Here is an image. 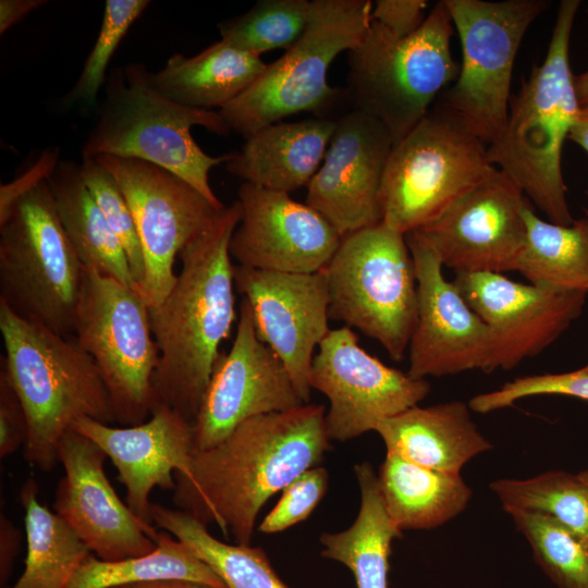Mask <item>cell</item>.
Here are the masks:
<instances>
[{"mask_svg":"<svg viewBox=\"0 0 588 588\" xmlns=\"http://www.w3.org/2000/svg\"><path fill=\"white\" fill-rule=\"evenodd\" d=\"M323 405L252 417L217 445L194 453L188 475L175 473L173 503L236 544L250 546L265 503L329 449Z\"/></svg>","mask_w":588,"mask_h":588,"instance_id":"obj_1","label":"cell"},{"mask_svg":"<svg viewBox=\"0 0 588 588\" xmlns=\"http://www.w3.org/2000/svg\"><path fill=\"white\" fill-rule=\"evenodd\" d=\"M240 220L238 200L224 206L180 253L181 271L167 297L149 307L159 351L152 408L166 405L191 422L199 411L220 345L237 317L229 246Z\"/></svg>","mask_w":588,"mask_h":588,"instance_id":"obj_2","label":"cell"},{"mask_svg":"<svg viewBox=\"0 0 588 588\" xmlns=\"http://www.w3.org/2000/svg\"><path fill=\"white\" fill-rule=\"evenodd\" d=\"M58 161L49 155L1 186L0 302L27 321L73 335L84 266L47 181Z\"/></svg>","mask_w":588,"mask_h":588,"instance_id":"obj_3","label":"cell"},{"mask_svg":"<svg viewBox=\"0 0 588 588\" xmlns=\"http://www.w3.org/2000/svg\"><path fill=\"white\" fill-rule=\"evenodd\" d=\"M578 0L559 4L543 62L535 65L511 98L501 136L488 146L490 163L506 174L547 217L569 225L562 151L579 113L569 65L571 34Z\"/></svg>","mask_w":588,"mask_h":588,"instance_id":"obj_4","label":"cell"},{"mask_svg":"<svg viewBox=\"0 0 588 588\" xmlns=\"http://www.w3.org/2000/svg\"><path fill=\"white\" fill-rule=\"evenodd\" d=\"M5 369L28 421L24 460L53 469L58 444L81 418L115 422L107 387L94 358L74 335L27 321L0 302Z\"/></svg>","mask_w":588,"mask_h":588,"instance_id":"obj_5","label":"cell"},{"mask_svg":"<svg viewBox=\"0 0 588 588\" xmlns=\"http://www.w3.org/2000/svg\"><path fill=\"white\" fill-rule=\"evenodd\" d=\"M203 126L220 136L231 133L219 110L179 105L154 85L138 62L114 68L107 78L100 115L82 149L83 158L111 155L148 161L176 174L208 200L224 205L209 184L210 170L229 154L207 155L191 128Z\"/></svg>","mask_w":588,"mask_h":588,"instance_id":"obj_6","label":"cell"},{"mask_svg":"<svg viewBox=\"0 0 588 588\" xmlns=\"http://www.w3.org/2000/svg\"><path fill=\"white\" fill-rule=\"evenodd\" d=\"M453 27L442 0L407 37H396L371 20L363 39L347 51V100L353 109L379 121L393 145L422 120L443 87L456 79Z\"/></svg>","mask_w":588,"mask_h":588,"instance_id":"obj_7","label":"cell"},{"mask_svg":"<svg viewBox=\"0 0 588 588\" xmlns=\"http://www.w3.org/2000/svg\"><path fill=\"white\" fill-rule=\"evenodd\" d=\"M370 0H311V14L301 38L236 99L219 110L231 132L245 139L262 127L301 112H324L343 89L328 84L333 60L365 36L371 22Z\"/></svg>","mask_w":588,"mask_h":588,"instance_id":"obj_8","label":"cell"},{"mask_svg":"<svg viewBox=\"0 0 588 588\" xmlns=\"http://www.w3.org/2000/svg\"><path fill=\"white\" fill-rule=\"evenodd\" d=\"M330 319L379 342L403 359L415 328L418 290L406 235L384 223L342 237L323 270Z\"/></svg>","mask_w":588,"mask_h":588,"instance_id":"obj_9","label":"cell"},{"mask_svg":"<svg viewBox=\"0 0 588 588\" xmlns=\"http://www.w3.org/2000/svg\"><path fill=\"white\" fill-rule=\"evenodd\" d=\"M494 169L488 146L437 105L392 146L379 193L381 222L404 235L417 231Z\"/></svg>","mask_w":588,"mask_h":588,"instance_id":"obj_10","label":"cell"},{"mask_svg":"<svg viewBox=\"0 0 588 588\" xmlns=\"http://www.w3.org/2000/svg\"><path fill=\"white\" fill-rule=\"evenodd\" d=\"M462 46V64L441 106L487 146L506 124L514 62L546 0H443Z\"/></svg>","mask_w":588,"mask_h":588,"instance_id":"obj_11","label":"cell"},{"mask_svg":"<svg viewBox=\"0 0 588 588\" xmlns=\"http://www.w3.org/2000/svg\"><path fill=\"white\" fill-rule=\"evenodd\" d=\"M73 335L99 368L115 422L123 427L145 422L154 405L159 351L149 305L139 292L84 267Z\"/></svg>","mask_w":588,"mask_h":588,"instance_id":"obj_12","label":"cell"},{"mask_svg":"<svg viewBox=\"0 0 588 588\" xmlns=\"http://www.w3.org/2000/svg\"><path fill=\"white\" fill-rule=\"evenodd\" d=\"M94 158L114 176L133 213L145 260L137 291L149 307L156 306L176 281L175 258L224 206H216L176 174L148 161Z\"/></svg>","mask_w":588,"mask_h":588,"instance_id":"obj_13","label":"cell"},{"mask_svg":"<svg viewBox=\"0 0 588 588\" xmlns=\"http://www.w3.org/2000/svg\"><path fill=\"white\" fill-rule=\"evenodd\" d=\"M309 385L328 397L327 436L341 442L376 431L383 420L418 405L430 392L426 379H414L365 351L347 326L330 329L319 344Z\"/></svg>","mask_w":588,"mask_h":588,"instance_id":"obj_14","label":"cell"},{"mask_svg":"<svg viewBox=\"0 0 588 588\" xmlns=\"http://www.w3.org/2000/svg\"><path fill=\"white\" fill-rule=\"evenodd\" d=\"M303 404L286 367L258 336L242 298L232 346L219 354L193 422L195 452L217 445L252 417Z\"/></svg>","mask_w":588,"mask_h":588,"instance_id":"obj_15","label":"cell"},{"mask_svg":"<svg viewBox=\"0 0 588 588\" xmlns=\"http://www.w3.org/2000/svg\"><path fill=\"white\" fill-rule=\"evenodd\" d=\"M527 206L518 186L495 168L414 233L456 273L516 271L526 241Z\"/></svg>","mask_w":588,"mask_h":588,"instance_id":"obj_16","label":"cell"},{"mask_svg":"<svg viewBox=\"0 0 588 588\" xmlns=\"http://www.w3.org/2000/svg\"><path fill=\"white\" fill-rule=\"evenodd\" d=\"M453 282L490 329L486 372L510 370L542 353L581 315L588 295L525 284L495 272H457Z\"/></svg>","mask_w":588,"mask_h":588,"instance_id":"obj_17","label":"cell"},{"mask_svg":"<svg viewBox=\"0 0 588 588\" xmlns=\"http://www.w3.org/2000/svg\"><path fill=\"white\" fill-rule=\"evenodd\" d=\"M107 457L94 441L70 429L58 444L64 475L56 488L53 510L101 560L147 554L157 546L158 531L118 497L105 473Z\"/></svg>","mask_w":588,"mask_h":588,"instance_id":"obj_18","label":"cell"},{"mask_svg":"<svg viewBox=\"0 0 588 588\" xmlns=\"http://www.w3.org/2000/svg\"><path fill=\"white\" fill-rule=\"evenodd\" d=\"M234 283L249 304L258 336L281 359L301 399L308 403L315 348L330 330L323 270L293 273L234 265Z\"/></svg>","mask_w":588,"mask_h":588,"instance_id":"obj_19","label":"cell"},{"mask_svg":"<svg viewBox=\"0 0 588 588\" xmlns=\"http://www.w3.org/2000/svg\"><path fill=\"white\" fill-rule=\"evenodd\" d=\"M418 290V313L408 344L414 379L442 377L467 370L487 371L491 333L457 286L442 273L434 252L414 232L406 234Z\"/></svg>","mask_w":588,"mask_h":588,"instance_id":"obj_20","label":"cell"},{"mask_svg":"<svg viewBox=\"0 0 588 588\" xmlns=\"http://www.w3.org/2000/svg\"><path fill=\"white\" fill-rule=\"evenodd\" d=\"M241 220L230 241L237 265L260 270L314 273L324 270L342 235L317 210L289 193L243 182Z\"/></svg>","mask_w":588,"mask_h":588,"instance_id":"obj_21","label":"cell"},{"mask_svg":"<svg viewBox=\"0 0 588 588\" xmlns=\"http://www.w3.org/2000/svg\"><path fill=\"white\" fill-rule=\"evenodd\" d=\"M393 142L376 119L352 109L336 118L306 204L344 236L381 222L379 193Z\"/></svg>","mask_w":588,"mask_h":588,"instance_id":"obj_22","label":"cell"},{"mask_svg":"<svg viewBox=\"0 0 588 588\" xmlns=\"http://www.w3.org/2000/svg\"><path fill=\"white\" fill-rule=\"evenodd\" d=\"M72 429L94 441L115 466L126 491V504L152 525L150 492L174 490L175 473L188 475L194 449L193 422L166 405L152 408L143 424L113 427L81 418Z\"/></svg>","mask_w":588,"mask_h":588,"instance_id":"obj_23","label":"cell"},{"mask_svg":"<svg viewBox=\"0 0 588 588\" xmlns=\"http://www.w3.org/2000/svg\"><path fill=\"white\" fill-rule=\"evenodd\" d=\"M336 118L314 117L269 124L229 152L226 171L245 183L291 193L309 184L318 171Z\"/></svg>","mask_w":588,"mask_h":588,"instance_id":"obj_24","label":"cell"},{"mask_svg":"<svg viewBox=\"0 0 588 588\" xmlns=\"http://www.w3.org/2000/svg\"><path fill=\"white\" fill-rule=\"evenodd\" d=\"M462 401L413 406L376 429L387 452L436 470L461 474L475 456L491 450Z\"/></svg>","mask_w":588,"mask_h":588,"instance_id":"obj_25","label":"cell"},{"mask_svg":"<svg viewBox=\"0 0 588 588\" xmlns=\"http://www.w3.org/2000/svg\"><path fill=\"white\" fill-rule=\"evenodd\" d=\"M266 66L260 56L220 39L192 57L172 54L160 71L151 73V79L179 105L220 110L243 94Z\"/></svg>","mask_w":588,"mask_h":588,"instance_id":"obj_26","label":"cell"},{"mask_svg":"<svg viewBox=\"0 0 588 588\" xmlns=\"http://www.w3.org/2000/svg\"><path fill=\"white\" fill-rule=\"evenodd\" d=\"M378 485L385 511L401 530H429L462 513L471 489L461 474L420 466L387 452Z\"/></svg>","mask_w":588,"mask_h":588,"instance_id":"obj_27","label":"cell"},{"mask_svg":"<svg viewBox=\"0 0 588 588\" xmlns=\"http://www.w3.org/2000/svg\"><path fill=\"white\" fill-rule=\"evenodd\" d=\"M47 181L61 223L83 266L136 289L124 249L87 188L82 166L59 160Z\"/></svg>","mask_w":588,"mask_h":588,"instance_id":"obj_28","label":"cell"},{"mask_svg":"<svg viewBox=\"0 0 588 588\" xmlns=\"http://www.w3.org/2000/svg\"><path fill=\"white\" fill-rule=\"evenodd\" d=\"M354 473L360 490L357 517L342 531L321 534V555L348 567L357 588H388L391 544L402 531L385 511L370 463L356 464Z\"/></svg>","mask_w":588,"mask_h":588,"instance_id":"obj_29","label":"cell"},{"mask_svg":"<svg viewBox=\"0 0 588 588\" xmlns=\"http://www.w3.org/2000/svg\"><path fill=\"white\" fill-rule=\"evenodd\" d=\"M38 492L33 478L20 491L26 559L24 572L10 588H68L73 574L91 552L56 512L38 500Z\"/></svg>","mask_w":588,"mask_h":588,"instance_id":"obj_30","label":"cell"},{"mask_svg":"<svg viewBox=\"0 0 588 588\" xmlns=\"http://www.w3.org/2000/svg\"><path fill=\"white\" fill-rule=\"evenodd\" d=\"M526 241L516 271L529 283L553 290L588 293V210L569 225L524 211Z\"/></svg>","mask_w":588,"mask_h":588,"instance_id":"obj_31","label":"cell"},{"mask_svg":"<svg viewBox=\"0 0 588 588\" xmlns=\"http://www.w3.org/2000/svg\"><path fill=\"white\" fill-rule=\"evenodd\" d=\"M151 552L105 561L90 553L73 574L68 588H117L134 584L185 580L211 588H225L221 578L185 543L158 532Z\"/></svg>","mask_w":588,"mask_h":588,"instance_id":"obj_32","label":"cell"},{"mask_svg":"<svg viewBox=\"0 0 588 588\" xmlns=\"http://www.w3.org/2000/svg\"><path fill=\"white\" fill-rule=\"evenodd\" d=\"M152 523L185 543L221 578L225 588H289L259 547L230 544L179 509L151 503Z\"/></svg>","mask_w":588,"mask_h":588,"instance_id":"obj_33","label":"cell"},{"mask_svg":"<svg viewBox=\"0 0 588 588\" xmlns=\"http://www.w3.org/2000/svg\"><path fill=\"white\" fill-rule=\"evenodd\" d=\"M490 489L503 510L539 513L588 538V470H550L527 479H498Z\"/></svg>","mask_w":588,"mask_h":588,"instance_id":"obj_34","label":"cell"},{"mask_svg":"<svg viewBox=\"0 0 588 588\" xmlns=\"http://www.w3.org/2000/svg\"><path fill=\"white\" fill-rule=\"evenodd\" d=\"M311 14L309 0H259L247 12L218 24L221 40L257 56L291 48Z\"/></svg>","mask_w":588,"mask_h":588,"instance_id":"obj_35","label":"cell"},{"mask_svg":"<svg viewBox=\"0 0 588 588\" xmlns=\"http://www.w3.org/2000/svg\"><path fill=\"white\" fill-rule=\"evenodd\" d=\"M534 558L559 588H588V538L539 513L512 512Z\"/></svg>","mask_w":588,"mask_h":588,"instance_id":"obj_36","label":"cell"},{"mask_svg":"<svg viewBox=\"0 0 588 588\" xmlns=\"http://www.w3.org/2000/svg\"><path fill=\"white\" fill-rule=\"evenodd\" d=\"M150 4L148 0H107L96 41L83 70L65 97L68 105L93 108L107 77L109 63L131 26Z\"/></svg>","mask_w":588,"mask_h":588,"instance_id":"obj_37","label":"cell"},{"mask_svg":"<svg viewBox=\"0 0 588 588\" xmlns=\"http://www.w3.org/2000/svg\"><path fill=\"white\" fill-rule=\"evenodd\" d=\"M81 166L87 188L124 249L137 290L144 278L145 260L128 204L114 176L95 158H83Z\"/></svg>","mask_w":588,"mask_h":588,"instance_id":"obj_38","label":"cell"},{"mask_svg":"<svg viewBox=\"0 0 588 588\" xmlns=\"http://www.w3.org/2000/svg\"><path fill=\"white\" fill-rule=\"evenodd\" d=\"M543 394L566 395L588 401V364L567 372L515 378L498 390L474 396L469 400L468 406L476 413L487 414L510 407L520 399Z\"/></svg>","mask_w":588,"mask_h":588,"instance_id":"obj_39","label":"cell"},{"mask_svg":"<svg viewBox=\"0 0 588 588\" xmlns=\"http://www.w3.org/2000/svg\"><path fill=\"white\" fill-rule=\"evenodd\" d=\"M329 475L316 466L289 483L273 509L264 517L258 530L277 534L305 520L319 504L328 489Z\"/></svg>","mask_w":588,"mask_h":588,"instance_id":"obj_40","label":"cell"},{"mask_svg":"<svg viewBox=\"0 0 588 588\" xmlns=\"http://www.w3.org/2000/svg\"><path fill=\"white\" fill-rule=\"evenodd\" d=\"M28 438V421L19 395L5 369L0 370V457L24 448Z\"/></svg>","mask_w":588,"mask_h":588,"instance_id":"obj_41","label":"cell"},{"mask_svg":"<svg viewBox=\"0 0 588 588\" xmlns=\"http://www.w3.org/2000/svg\"><path fill=\"white\" fill-rule=\"evenodd\" d=\"M425 0H377L371 20L392 35L403 38L414 34L424 23Z\"/></svg>","mask_w":588,"mask_h":588,"instance_id":"obj_42","label":"cell"},{"mask_svg":"<svg viewBox=\"0 0 588 588\" xmlns=\"http://www.w3.org/2000/svg\"><path fill=\"white\" fill-rule=\"evenodd\" d=\"M22 531L4 515H0V583L3 586L11 576L12 568L22 544Z\"/></svg>","mask_w":588,"mask_h":588,"instance_id":"obj_43","label":"cell"},{"mask_svg":"<svg viewBox=\"0 0 588 588\" xmlns=\"http://www.w3.org/2000/svg\"><path fill=\"white\" fill-rule=\"evenodd\" d=\"M47 3L46 0H1L0 34L20 23L30 12Z\"/></svg>","mask_w":588,"mask_h":588,"instance_id":"obj_44","label":"cell"},{"mask_svg":"<svg viewBox=\"0 0 588 588\" xmlns=\"http://www.w3.org/2000/svg\"><path fill=\"white\" fill-rule=\"evenodd\" d=\"M568 139L588 154V108H580L579 117L571 131Z\"/></svg>","mask_w":588,"mask_h":588,"instance_id":"obj_45","label":"cell"},{"mask_svg":"<svg viewBox=\"0 0 588 588\" xmlns=\"http://www.w3.org/2000/svg\"><path fill=\"white\" fill-rule=\"evenodd\" d=\"M117 588H211L205 585L185 581V580H164V581H154V583H143L127 585Z\"/></svg>","mask_w":588,"mask_h":588,"instance_id":"obj_46","label":"cell"},{"mask_svg":"<svg viewBox=\"0 0 588 588\" xmlns=\"http://www.w3.org/2000/svg\"><path fill=\"white\" fill-rule=\"evenodd\" d=\"M574 84L580 108H588V71L574 75Z\"/></svg>","mask_w":588,"mask_h":588,"instance_id":"obj_47","label":"cell"}]
</instances>
